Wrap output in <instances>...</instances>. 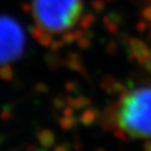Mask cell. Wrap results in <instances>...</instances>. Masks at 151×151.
<instances>
[{"label":"cell","mask_w":151,"mask_h":151,"mask_svg":"<svg viewBox=\"0 0 151 151\" xmlns=\"http://www.w3.org/2000/svg\"><path fill=\"white\" fill-rule=\"evenodd\" d=\"M25 47V35L20 25L11 17L0 16V65L19 58Z\"/></svg>","instance_id":"3"},{"label":"cell","mask_w":151,"mask_h":151,"mask_svg":"<svg viewBox=\"0 0 151 151\" xmlns=\"http://www.w3.org/2000/svg\"><path fill=\"white\" fill-rule=\"evenodd\" d=\"M116 124L133 139H151V85L131 88L121 97Z\"/></svg>","instance_id":"2"},{"label":"cell","mask_w":151,"mask_h":151,"mask_svg":"<svg viewBox=\"0 0 151 151\" xmlns=\"http://www.w3.org/2000/svg\"><path fill=\"white\" fill-rule=\"evenodd\" d=\"M83 0H32L30 14L38 32L48 38L63 36L80 22Z\"/></svg>","instance_id":"1"}]
</instances>
